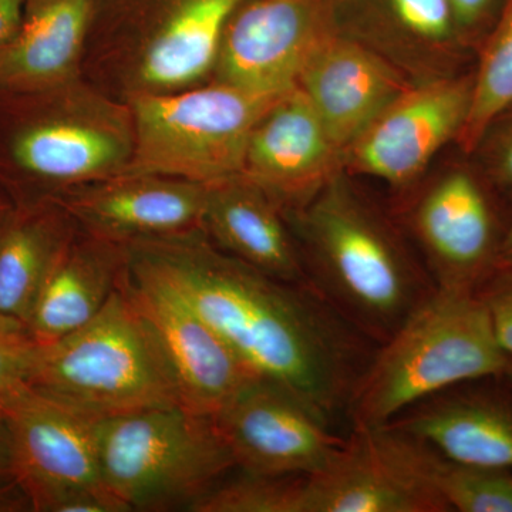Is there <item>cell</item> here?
Wrapping results in <instances>:
<instances>
[{
	"label": "cell",
	"mask_w": 512,
	"mask_h": 512,
	"mask_svg": "<svg viewBox=\"0 0 512 512\" xmlns=\"http://www.w3.org/2000/svg\"><path fill=\"white\" fill-rule=\"evenodd\" d=\"M181 292L252 376L284 387L332 426L377 345L311 286L256 271L204 229L130 242Z\"/></svg>",
	"instance_id": "obj_1"
},
{
	"label": "cell",
	"mask_w": 512,
	"mask_h": 512,
	"mask_svg": "<svg viewBox=\"0 0 512 512\" xmlns=\"http://www.w3.org/2000/svg\"><path fill=\"white\" fill-rule=\"evenodd\" d=\"M286 218L308 285L377 346L436 289L396 228L343 173Z\"/></svg>",
	"instance_id": "obj_2"
},
{
	"label": "cell",
	"mask_w": 512,
	"mask_h": 512,
	"mask_svg": "<svg viewBox=\"0 0 512 512\" xmlns=\"http://www.w3.org/2000/svg\"><path fill=\"white\" fill-rule=\"evenodd\" d=\"M511 362L495 340L478 292L436 288L377 346L346 417L352 426H384L458 384L503 379Z\"/></svg>",
	"instance_id": "obj_3"
},
{
	"label": "cell",
	"mask_w": 512,
	"mask_h": 512,
	"mask_svg": "<svg viewBox=\"0 0 512 512\" xmlns=\"http://www.w3.org/2000/svg\"><path fill=\"white\" fill-rule=\"evenodd\" d=\"M247 0H99L82 77L121 101L210 82L224 30Z\"/></svg>",
	"instance_id": "obj_4"
},
{
	"label": "cell",
	"mask_w": 512,
	"mask_h": 512,
	"mask_svg": "<svg viewBox=\"0 0 512 512\" xmlns=\"http://www.w3.org/2000/svg\"><path fill=\"white\" fill-rule=\"evenodd\" d=\"M29 387L99 420L183 404L156 335L121 282L86 326L39 346Z\"/></svg>",
	"instance_id": "obj_5"
},
{
	"label": "cell",
	"mask_w": 512,
	"mask_h": 512,
	"mask_svg": "<svg viewBox=\"0 0 512 512\" xmlns=\"http://www.w3.org/2000/svg\"><path fill=\"white\" fill-rule=\"evenodd\" d=\"M100 466L126 512L191 511L237 470L214 417L183 404L103 420Z\"/></svg>",
	"instance_id": "obj_6"
},
{
	"label": "cell",
	"mask_w": 512,
	"mask_h": 512,
	"mask_svg": "<svg viewBox=\"0 0 512 512\" xmlns=\"http://www.w3.org/2000/svg\"><path fill=\"white\" fill-rule=\"evenodd\" d=\"M278 97L215 80L131 97L126 103L133 116L134 148L124 174L164 175L202 185L238 177L252 128Z\"/></svg>",
	"instance_id": "obj_7"
},
{
	"label": "cell",
	"mask_w": 512,
	"mask_h": 512,
	"mask_svg": "<svg viewBox=\"0 0 512 512\" xmlns=\"http://www.w3.org/2000/svg\"><path fill=\"white\" fill-rule=\"evenodd\" d=\"M12 434L15 471L35 512H126L104 487L103 420L25 390L2 414Z\"/></svg>",
	"instance_id": "obj_8"
},
{
	"label": "cell",
	"mask_w": 512,
	"mask_h": 512,
	"mask_svg": "<svg viewBox=\"0 0 512 512\" xmlns=\"http://www.w3.org/2000/svg\"><path fill=\"white\" fill-rule=\"evenodd\" d=\"M45 93L49 109L13 138L20 170L60 192L126 173L134 148L126 101L83 79Z\"/></svg>",
	"instance_id": "obj_9"
},
{
	"label": "cell",
	"mask_w": 512,
	"mask_h": 512,
	"mask_svg": "<svg viewBox=\"0 0 512 512\" xmlns=\"http://www.w3.org/2000/svg\"><path fill=\"white\" fill-rule=\"evenodd\" d=\"M437 458L390 424L352 426L332 463L306 477L303 512H448L436 487Z\"/></svg>",
	"instance_id": "obj_10"
},
{
	"label": "cell",
	"mask_w": 512,
	"mask_h": 512,
	"mask_svg": "<svg viewBox=\"0 0 512 512\" xmlns=\"http://www.w3.org/2000/svg\"><path fill=\"white\" fill-rule=\"evenodd\" d=\"M127 251L121 286L156 335L183 406L214 417L254 376L150 259L128 245Z\"/></svg>",
	"instance_id": "obj_11"
},
{
	"label": "cell",
	"mask_w": 512,
	"mask_h": 512,
	"mask_svg": "<svg viewBox=\"0 0 512 512\" xmlns=\"http://www.w3.org/2000/svg\"><path fill=\"white\" fill-rule=\"evenodd\" d=\"M473 74H450L410 84L343 154V171L412 184L433 157L457 140L470 110Z\"/></svg>",
	"instance_id": "obj_12"
},
{
	"label": "cell",
	"mask_w": 512,
	"mask_h": 512,
	"mask_svg": "<svg viewBox=\"0 0 512 512\" xmlns=\"http://www.w3.org/2000/svg\"><path fill=\"white\" fill-rule=\"evenodd\" d=\"M409 227L436 288L478 292L500 265L504 229L473 171L451 168L414 201Z\"/></svg>",
	"instance_id": "obj_13"
},
{
	"label": "cell",
	"mask_w": 512,
	"mask_h": 512,
	"mask_svg": "<svg viewBox=\"0 0 512 512\" xmlns=\"http://www.w3.org/2000/svg\"><path fill=\"white\" fill-rule=\"evenodd\" d=\"M214 421L237 470L254 476H313L346 441L295 394L258 377Z\"/></svg>",
	"instance_id": "obj_14"
},
{
	"label": "cell",
	"mask_w": 512,
	"mask_h": 512,
	"mask_svg": "<svg viewBox=\"0 0 512 512\" xmlns=\"http://www.w3.org/2000/svg\"><path fill=\"white\" fill-rule=\"evenodd\" d=\"M336 28L332 0H247L224 30L211 80L281 96Z\"/></svg>",
	"instance_id": "obj_15"
},
{
	"label": "cell",
	"mask_w": 512,
	"mask_h": 512,
	"mask_svg": "<svg viewBox=\"0 0 512 512\" xmlns=\"http://www.w3.org/2000/svg\"><path fill=\"white\" fill-rule=\"evenodd\" d=\"M340 173L342 148L308 97L295 87L279 96L256 121L241 175L264 190L286 214L305 205Z\"/></svg>",
	"instance_id": "obj_16"
},
{
	"label": "cell",
	"mask_w": 512,
	"mask_h": 512,
	"mask_svg": "<svg viewBox=\"0 0 512 512\" xmlns=\"http://www.w3.org/2000/svg\"><path fill=\"white\" fill-rule=\"evenodd\" d=\"M208 185L154 174H121L55 195L76 224L119 244L202 229Z\"/></svg>",
	"instance_id": "obj_17"
},
{
	"label": "cell",
	"mask_w": 512,
	"mask_h": 512,
	"mask_svg": "<svg viewBox=\"0 0 512 512\" xmlns=\"http://www.w3.org/2000/svg\"><path fill=\"white\" fill-rule=\"evenodd\" d=\"M412 83L396 64L336 28L315 47L296 87L311 101L345 154L360 133Z\"/></svg>",
	"instance_id": "obj_18"
},
{
	"label": "cell",
	"mask_w": 512,
	"mask_h": 512,
	"mask_svg": "<svg viewBox=\"0 0 512 512\" xmlns=\"http://www.w3.org/2000/svg\"><path fill=\"white\" fill-rule=\"evenodd\" d=\"M498 380L458 384L387 424L448 460L512 470V392Z\"/></svg>",
	"instance_id": "obj_19"
},
{
	"label": "cell",
	"mask_w": 512,
	"mask_h": 512,
	"mask_svg": "<svg viewBox=\"0 0 512 512\" xmlns=\"http://www.w3.org/2000/svg\"><path fill=\"white\" fill-rule=\"evenodd\" d=\"M99 0H28L22 22L0 50V90L52 92L83 79Z\"/></svg>",
	"instance_id": "obj_20"
},
{
	"label": "cell",
	"mask_w": 512,
	"mask_h": 512,
	"mask_svg": "<svg viewBox=\"0 0 512 512\" xmlns=\"http://www.w3.org/2000/svg\"><path fill=\"white\" fill-rule=\"evenodd\" d=\"M127 245L97 237L77 225L37 292L26 328L49 345L96 318L119 288Z\"/></svg>",
	"instance_id": "obj_21"
},
{
	"label": "cell",
	"mask_w": 512,
	"mask_h": 512,
	"mask_svg": "<svg viewBox=\"0 0 512 512\" xmlns=\"http://www.w3.org/2000/svg\"><path fill=\"white\" fill-rule=\"evenodd\" d=\"M202 229L218 248L256 271L308 285L285 211L242 175L208 185Z\"/></svg>",
	"instance_id": "obj_22"
},
{
	"label": "cell",
	"mask_w": 512,
	"mask_h": 512,
	"mask_svg": "<svg viewBox=\"0 0 512 512\" xmlns=\"http://www.w3.org/2000/svg\"><path fill=\"white\" fill-rule=\"evenodd\" d=\"M366 12L339 29L372 47L417 82L446 70L466 43L448 0H366Z\"/></svg>",
	"instance_id": "obj_23"
},
{
	"label": "cell",
	"mask_w": 512,
	"mask_h": 512,
	"mask_svg": "<svg viewBox=\"0 0 512 512\" xmlns=\"http://www.w3.org/2000/svg\"><path fill=\"white\" fill-rule=\"evenodd\" d=\"M76 221L56 198L10 210L0 229V316L26 326L37 292Z\"/></svg>",
	"instance_id": "obj_24"
},
{
	"label": "cell",
	"mask_w": 512,
	"mask_h": 512,
	"mask_svg": "<svg viewBox=\"0 0 512 512\" xmlns=\"http://www.w3.org/2000/svg\"><path fill=\"white\" fill-rule=\"evenodd\" d=\"M512 107V0H504L494 28L484 40L471 84L470 110L457 138L474 153L494 124Z\"/></svg>",
	"instance_id": "obj_25"
},
{
	"label": "cell",
	"mask_w": 512,
	"mask_h": 512,
	"mask_svg": "<svg viewBox=\"0 0 512 512\" xmlns=\"http://www.w3.org/2000/svg\"><path fill=\"white\" fill-rule=\"evenodd\" d=\"M308 476L225 478L192 507V512H303Z\"/></svg>",
	"instance_id": "obj_26"
},
{
	"label": "cell",
	"mask_w": 512,
	"mask_h": 512,
	"mask_svg": "<svg viewBox=\"0 0 512 512\" xmlns=\"http://www.w3.org/2000/svg\"><path fill=\"white\" fill-rule=\"evenodd\" d=\"M436 487L448 510L512 512V470L457 463L440 456Z\"/></svg>",
	"instance_id": "obj_27"
},
{
	"label": "cell",
	"mask_w": 512,
	"mask_h": 512,
	"mask_svg": "<svg viewBox=\"0 0 512 512\" xmlns=\"http://www.w3.org/2000/svg\"><path fill=\"white\" fill-rule=\"evenodd\" d=\"M39 346L25 325L0 316V414L29 389Z\"/></svg>",
	"instance_id": "obj_28"
},
{
	"label": "cell",
	"mask_w": 512,
	"mask_h": 512,
	"mask_svg": "<svg viewBox=\"0 0 512 512\" xmlns=\"http://www.w3.org/2000/svg\"><path fill=\"white\" fill-rule=\"evenodd\" d=\"M487 309L495 340L512 360V265H498L478 289Z\"/></svg>",
	"instance_id": "obj_29"
},
{
	"label": "cell",
	"mask_w": 512,
	"mask_h": 512,
	"mask_svg": "<svg viewBox=\"0 0 512 512\" xmlns=\"http://www.w3.org/2000/svg\"><path fill=\"white\" fill-rule=\"evenodd\" d=\"M26 511H33L32 503L16 478L12 434L0 414V512Z\"/></svg>",
	"instance_id": "obj_30"
},
{
	"label": "cell",
	"mask_w": 512,
	"mask_h": 512,
	"mask_svg": "<svg viewBox=\"0 0 512 512\" xmlns=\"http://www.w3.org/2000/svg\"><path fill=\"white\" fill-rule=\"evenodd\" d=\"M487 170L495 184L512 188V123L495 138L488 153Z\"/></svg>",
	"instance_id": "obj_31"
},
{
	"label": "cell",
	"mask_w": 512,
	"mask_h": 512,
	"mask_svg": "<svg viewBox=\"0 0 512 512\" xmlns=\"http://www.w3.org/2000/svg\"><path fill=\"white\" fill-rule=\"evenodd\" d=\"M457 28L464 40L470 39V33L476 32L493 12L497 0H448Z\"/></svg>",
	"instance_id": "obj_32"
},
{
	"label": "cell",
	"mask_w": 512,
	"mask_h": 512,
	"mask_svg": "<svg viewBox=\"0 0 512 512\" xmlns=\"http://www.w3.org/2000/svg\"><path fill=\"white\" fill-rule=\"evenodd\" d=\"M28 0H0V50L19 29Z\"/></svg>",
	"instance_id": "obj_33"
},
{
	"label": "cell",
	"mask_w": 512,
	"mask_h": 512,
	"mask_svg": "<svg viewBox=\"0 0 512 512\" xmlns=\"http://www.w3.org/2000/svg\"><path fill=\"white\" fill-rule=\"evenodd\" d=\"M500 265H512V214L507 227L504 229L500 249Z\"/></svg>",
	"instance_id": "obj_34"
},
{
	"label": "cell",
	"mask_w": 512,
	"mask_h": 512,
	"mask_svg": "<svg viewBox=\"0 0 512 512\" xmlns=\"http://www.w3.org/2000/svg\"><path fill=\"white\" fill-rule=\"evenodd\" d=\"M10 210H12V208H10L8 204L0 201V229H2L3 224H5L6 217H8Z\"/></svg>",
	"instance_id": "obj_35"
},
{
	"label": "cell",
	"mask_w": 512,
	"mask_h": 512,
	"mask_svg": "<svg viewBox=\"0 0 512 512\" xmlns=\"http://www.w3.org/2000/svg\"><path fill=\"white\" fill-rule=\"evenodd\" d=\"M503 380H507L508 384L512 387V362L510 366L507 367V372H505Z\"/></svg>",
	"instance_id": "obj_36"
}]
</instances>
